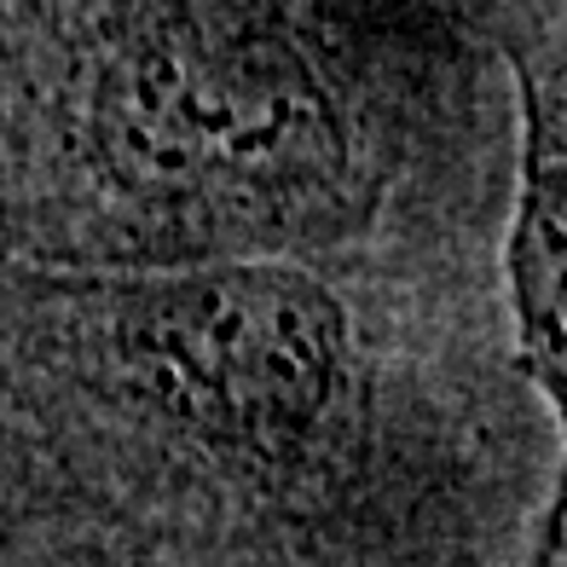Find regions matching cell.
Returning <instances> with one entry per match:
<instances>
[{"mask_svg":"<svg viewBox=\"0 0 567 567\" xmlns=\"http://www.w3.org/2000/svg\"><path fill=\"white\" fill-rule=\"evenodd\" d=\"M0 244L35 272L307 261L382 174L284 0H7Z\"/></svg>","mask_w":567,"mask_h":567,"instance_id":"cell-1","label":"cell"},{"mask_svg":"<svg viewBox=\"0 0 567 567\" xmlns=\"http://www.w3.org/2000/svg\"><path fill=\"white\" fill-rule=\"evenodd\" d=\"M515 105H522V157H515V220L504 238V278L515 313V353L533 389L561 411L567 371V111L561 64L515 59Z\"/></svg>","mask_w":567,"mask_h":567,"instance_id":"cell-3","label":"cell"},{"mask_svg":"<svg viewBox=\"0 0 567 567\" xmlns=\"http://www.w3.org/2000/svg\"><path fill=\"white\" fill-rule=\"evenodd\" d=\"M41 342L93 405L261 504H307L365 417L353 313L307 261L35 272Z\"/></svg>","mask_w":567,"mask_h":567,"instance_id":"cell-2","label":"cell"}]
</instances>
